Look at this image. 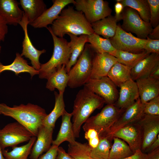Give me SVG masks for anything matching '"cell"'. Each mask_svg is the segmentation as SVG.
I'll return each instance as SVG.
<instances>
[{"label":"cell","mask_w":159,"mask_h":159,"mask_svg":"<svg viewBox=\"0 0 159 159\" xmlns=\"http://www.w3.org/2000/svg\"><path fill=\"white\" fill-rule=\"evenodd\" d=\"M52 38L54 49L52 55L47 62L41 64L39 72V77L47 79L56 72L63 65L68 63L71 55L70 48L67 40L64 38L59 37L53 33L51 27L46 28Z\"/></svg>","instance_id":"4"},{"label":"cell","mask_w":159,"mask_h":159,"mask_svg":"<svg viewBox=\"0 0 159 159\" xmlns=\"http://www.w3.org/2000/svg\"><path fill=\"white\" fill-rule=\"evenodd\" d=\"M69 36L70 41L68 44L70 49L71 55L69 61L66 66L68 74L72 67L75 64L83 52L86 43L88 42V35L82 34L78 37L72 34H67Z\"/></svg>","instance_id":"23"},{"label":"cell","mask_w":159,"mask_h":159,"mask_svg":"<svg viewBox=\"0 0 159 159\" xmlns=\"http://www.w3.org/2000/svg\"><path fill=\"white\" fill-rule=\"evenodd\" d=\"M124 112L113 105L107 104L99 113L89 117L84 123L82 128L85 132L93 129L98 136L105 135Z\"/></svg>","instance_id":"6"},{"label":"cell","mask_w":159,"mask_h":159,"mask_svg":"<svg viewBox=\"0 0 159 159\" xmlns=\"http://www.w3.org/2000/svg\"><path fill=\"white\" fill-rule=\"evenodd\" d=\"M36 139V137L33 136L27 144L19 147H13L12 150L10 151L2 150L4 157L5 159H29L28 156Z\"/></svg>","instance_id":"32"},{"label":"cell","mask_w":159,"mask_h":159,"mask_svg":"<svg viewBox=\"0 0 159 159\" xmlns=\"http://www.w3.org/2000/svg\"><path fill=\"white\" fill-rule=\"evenodd\" d=\"M107 76L116 87L132 79L131 69L117 62L112 67Z\"/></svg>","instance_id":"30"},{"label":"cell","mask_w":159,"mask_h":159,"mask_svg":"<svg viewBox=\"0 0 159 159\" xmlns=\"http://www.w3.org/2000/svg\"><path fill=\"white\" fill-rule=\"evenodd\" d=\"M19 3L27 17L29 24L35 21L47 9L42 0H20Z\"/></svg>","instance_id":"27"},{"label":"cell","mask_w":159,"mask_h":159,"mask_svg":"<svg viewBox=\"0 0 159 159\" xmlns=\"http://www.w3.org/2000/svg\"><path fill=\"white\" fill-rule=\"evenodd\" d=\"M94 52L89 44L84 49L68 73L67 86L75 88L84 85L90 79Z\"/></svg>","instance_id":"5"},{"label":"cell","mask_w":159,"mask_h":159,"mask_svg":"<svg viewBox=\"0 0 159 159\" xmlns=\"http://www.w3.org/2000/svg\"><path fill=\"white\" fill-rule=\"evenodd\" d=\"M149 54L145 50L135 53L116 49L111 55L117 58L118 62L131 69Z\"/></svg>","instance_id":"31"},{"label":"cell","mask_w":159,"mask_h":159,"mask_svg":"<svg viewBox=\"0 0 159 159\" xmlns=\"http://www.w3.org/2000/svg\"><path fill=\"white\" fill-rule=\"evenodd\" d=\"M51 28L54 34L60 38H63L65 34H68L78 36L94 33L91 24L83 13L70 6L62 10Z\"/></svg>","instance_id":"2"},{"label":"cell","mask_w":159,"mask_h":159,"mask_svg":"<svg viewBox=\"0 0 159 159\" xmlns=\"http://www.w3.org/2000/svg\"><path fill=\"white\" fill-rule=\"evenodd\" d=\"M46 87L51 91L55 89L59 93H64L67 86L68 74L66 69V65H63L57 71L47 79Z\"/></svg>","instance_id":"28"},{"label":"cell","mask_w":159,"mask_h":159,"mask_svg":"<svg viewBox=\"0 0 159 159\" xmlns=\"http://www.w3.org/2000/svg\"><path fill=\"white\" fill-rule=\"evenodd\" d=\"M121 17L122 29L127 32L135 34L138 38L146 39L153 29L149 23L143 20L137 12L130 7H124Z\"/></svg>","instance_id":"9"},{"label":"cell","mask_w":159,"mask_h":159,"mask_svg":"<svg viewBox=\"0 0 159 159\" xmlns=\"http://www.w3.org/2000/svg\"><path fill=\"white\" fill-rule=\"evenodd\" d=\"M150 11L149 23L153 28L159 25V0H147Z\"/></svg>","instance_id":"38"},{"label":"cell","mask_w":159,"mask_h":159,"mask_svg":"<svg viewBox=\"0 0 159 159\" xmlns=\"http://www.w3.org/2000/svg\"><path fill=\"white\" fill-rule=\"evenodd\" d=\"M124 7L120 2H117L115 5V16L117 21L122 20L121 14Z\"/></svg>","instance_id":"44"},{"label":"cell","mask_w":159,"mask_h":159,"mask_svg":"<svg viewBox=\"0 0 159 159\" xmlns=\"http://www.w3.org/2000/svg\"><path fill=\"white\" fill-rule=\"evenodd\" d=\"M147 154L146 159H159V147Z\"/></svg>","instance_id":"49"},{"label":"cell","mask_w":159,"mask_h":159,"mask_svg":"<svg viewBox=\"0 0 159 159\" xmlns=\"http://www.w3.org/2000/svg\"><path fill=\"white\" fill-rule=\"evenodd\" d=\"M159 66V54L151 53L131 69L132 79L135 81L149 77L152 72Z\"/></svg>","instance_id":"22"},{"label":"cell","mask_w":159,"mask_h":159,"mask_svg":"<svg viewBox=\"0 0 159 159\" xmlns=\"http://www.w3.org/2000/svg\"><path fill=\"white\" fill-rule=\"evenodd\" d=\"M74 5L82 11L91 24L111 15L112 9L108 2L103 0H76Z\"/></svg>","instance_id":"7"},{"label":"cell","mask_w":159,"mask_h":159,"mask_svg":"<svg viewBox=\"0 0 159 159\" xmlns=\"http://www.w3.org/2000/svg\"><path fill=\"white\" fill-rule=\"evenodd\" d=\"M138 122L140 126L142 133L140 150L144 153L159 134V116L144 114Z\"/></svg>","instance_id":"13"},{"label":"cell","mask_w":159,"mask_h":159,"mask_svg":"<svg viewBox=\"0 0 159 159\" xmlns=\"http://www.w3.org/2000/svg\"><path fill=\"white\" fill-rule=\"evenodd\" d=\"M56 159H75L66 152L62 147H58Z\"/></svg>","instance_id":"43"},{"label":"cell","mask_w":159,"mask_h":159,"mask_svg":"<svg viewBox=\"0 0 159 159\" xmlns=\"http://www.w3.org/2000/svg\"><path fill=\"white\" fill-rule=\"evenodd\" d=\"M117 21L115 16L111 15L91 24L94 33L110 39L115 34Z\"/></svg>","instance_id":"25"},{"label":"cell","mask_w":159,"mask_h":159,"mask_svg":"<svg viewBox=\"0 0 159 159\" xmlns=\"http://www.w3.org/2000/svg\"><path fill=\"white\" fill-rule=\"evenodd\" d=\"M148 37L151 39L159 40V25L153 29Z\"/></svg>","instance_id":"48"},{"label":"cell","mask_w":159,"mask_h":159,"mask_svg":"<svg viewBox=\"0 0 159 159\" xmlns=\"http://www.w3.org/2000/svg\"><path fill=\"white\" fill-rule=\"evenodd\" d=\"M0 115L14 118L37 137L39 129L47 114L43 108L30 103L10 107L0 102Z\"/></svg>","instance_id":"1"},{"label":"cell","mask_w":159,"mask_h":159,"mask_svg":"<svg viewBox=\"0 0 159 159\" xmlns=\"http://www.w3.org/2000/svg\"><path fill=\"white\" fill-rule=\"evenodd\" d=\"M6 71L13 72L16 75L21 73H28L30 75L31 78L39 74L38 71L29 65L27 61L18 52L16 53L15 58L11 64L4 65L0 62V74Z\"/></svg>","instance_id":"26"},{"label":"cell","mask_w":159,"mask_h":159,"mask_svg":"<svg viewBox=\"0 0 159 159\" xmlns=\"http://www.w3.org/2000/svg\"><path fill=\"white\" fill-rule=\"evenodd\" d=\"M0 159H5L2 153V149L0 145Z\"/></svg>","instance_id":"52"},{"label":"cell","mask_w":159,"mask_h":159,"mask_svg":"<svg viewBox=\"0 0 159 159\" xmlns=\"http://www.w3.org/2000/svg\"><path fill=\"white\" fill-rule=\"evenodd\" d=\"M33 134L17 122L9 123L0 129V145L2 150L29 141Z\"/></svg>","instance_id":"8"},{"label":"cell","mask_w":159,"mask_h":159,"mask_svg":"<svg viewBox=\"0 0 159 159\" xmlns=\"http://www.w3.org/2000/svg\"><path fill=\"white\" fill-rule=\"evenodd\" d=\"M8 32L7 24L0 16V42L4 41L6 35Z\"/></svg>","instance_id":"42"},{"label":"cell","mask_w":159,"mask_h":159,"mask_svg":"<svg viewBox=\"0 0 159 159\" xmlns=\"http://www.w3.org/2000/svg\"><path fill=\"white\" fill-rule=\"evenodd\" d=\"M100 141L99 136L93 139L88 140V143L89 146L91 148H94L97 147Z\"/></svg>","instance_id":"50"},{"label":"cell","mask_w":159,"mask_h":159,"mask_svg":"<svg viewBox=\"0 0 159 159\" xmlns=\"http://www.w3.org/2000/svg\"><path fill=\"white\" fill-rule=\"evenodd\" d=\"M159 147V134L154 141L148 147L145 151L144 153L148 154Z\"/></svg>","instance_id":"47"},{"label":"cell","mask_w":159,"mask_h":159,"mask_svg":"<svg viewBox=\"0 0 159 159\" xmlns=\"http://www.w3.org/2000/svg\"><path fill=\"white\" fill-rule=\"evenodd\" d=\"M1 47L0 45V53L1 52Z\"/></svg>","instance_id":"53"},{"label":"cell","mask_w":159,"mask_h":159,"mask_svg":"<svg viewBox=\"0 0 159 159\" xmlns=\"http://www.w3.org/2000/svg\"><path fill=\"white\" fill-rule=\"evenodd\" d=\"M144 106L145 104L142 103L139 97L125 110L105 135L111 136L113 133L119 129L138 122L145 114Z\"/></svg>","instance_id":"12"},{"label":"cell","mask_w":159,"mask_h":159,"mask_svg":"<svg viewBox=\"0 0 159 159\" xmlns=\"http://www.w3.org/2000/svg\"><path fill=\"white\" fill-rule=\"evenodd\" d=\"M52 6L47 9L35 21L29 25L35 28H47L52 25L62 10L68 5L75 3L74 0H53Z\"/></svg>","instance_id":"15"},{"label":"cell","mask_w":159,"mask_h":159,"mask_svg":"<svg viewBox=\"0 0 159 159\" xmlns=\"http://www.w3.org/2000/svg\"><path fill=\"white\" fill-rule=\"evenodd\" d=\"M122 139L126 142L131 150L135 153L140 149L142 133L140 126L138 122L122 127L111 135Z\"/></svg>","instance_id":"16"},{"label":"cell","mask_w":159,"mask_h":159,"mask_svg":"<svg viewBox=\"0 0 159 159\" xmlns=\"http://www.w3.org/2000/svg\"><path fill=\"white\" fill-rule=\"evenodd\" d=\"M55 102L54 108L44 120L42 125L48 128H54L57 120L66 111L64 99V93L54 91Z\"/></svg>","instance_id":"29"},{"label":"cell","mask_w":159,"mask_h":159,"mask_svg":"<svg viewBox=\"0 0 159 159\" xmlns=\"http://www.w3.org/2000/svg\"><path fill=\"white\" fill-rule=\"evenodd\" d=\"M119 87L118 98L114 105L124 111L139 97L138 89L135 81L132 79L122 84Z\"/></svg>","instance_id":"18"},{"label":"cell","mask_w":159,"mask_h":159,"mask_svg":"<svg viewBox=\"0 0 159 159\" xmlns=\"http://www.w3.org/2000/svg\"><path fill=\"white\" fill-rule=\"evenodd\" d=\"M135 82L142 103L145 104L159 96V79L149 77L138 79Z\"/></svg>","instance_id":"21"},{"label":"cell","mask_w":159,"mask_h":159,"mask_svg":"<svg viewBox=\"0 0 159 159\" xmlns=\"http://www.w3.org/2000/svg\"><path fill=\"white\" fill-rule=\"evenodd\" d=\"M144 49L150 54L156 53L159 54V40L151 39L147 37Z\"/></svg>","instance_id":"40"},{"label":"cell","mask_w":159,"mask_h":159,"mask_svg":"<svg viewBox=\"0 0 159 159\" xmlns=\"http://www.w3.org/2000/svg\"><path fill=\"white\" fill-rule=\"evenodd\" d=\"M147 156V154L142 152L140 149H138L132 155L122 159H146Z\"/></svg>","instance_id":"45"},{"label":"cell","mask_w":159,"mask_h":159,"mask_svg":"<svg viewBox=\"0 0 159 159\" xmlns=\"http://www.w3.org/2000/svg\"><path fill=\"white\" fill-rule=\"evenodd\" d=\"M58 147L52 145L46 153L38 159H56Z\"/></svg>","instance_id":"41"},{"label":"cell","mask_w":159,"mask_h":159,"mask_svg":"<svg viewBox=\"0 0 159 159\" xmlns=\"http://www.w3.org/2000/svg\"><path fill=\"white\" fill-rule=\"evenodd\" d=\"M88 42L95 53L105 52L111 55L116 50L109 39L102 38L95 33L88 35Z\"/></svg>","instance_id":"33"},{"label":"cell","mask_w":159,"mask_h":159,"mask_svg":"<svg viewBox=\"0 0 159 159\" xmlns=\"http://www.w3.org/2000/svg\"><path fill=\"white\" fill-rule=\"evenodd\" d=\"M149 77L159 79V66H157L150 74Z\"/></svg>","instance_id":"51"},{"label":"cell","mask_w":159,"mask_h":159,"mask_svg":"<svg viewBox=\"0 0 159 159\" xmlns=\"http://www.w3.org/2000/svg\"><path fill=\"white\" fill-rule=\"evenodd\" d=\"M113 143L110 148L108 159H122L132 155L134 153L126 142L113 137Z\"/></svg>","instance_id":"34"},{"label":"cell","mask_w":159,"mask_h":159,"mask_svg":"<svg viewBox=\"0 0 159 159\" xmlns=\"http://www.w3.org/2000/svg\"><path fill=\"white\" fill-rule=\"evenodd\" d=\"M84 86L103 98L107 104L114 105L118 98L117 87L107 76L90 79Z\"/></svg>","instance_id":"11"},{"label":"cell","mask_w":159,"mask_h":159,"mask_svg":"<svg viewBox=\"0 0 159 159\" xmlns=\"http://www.w3.org/2000/svg\"><path fill=\"white\" fill-rule=\"evenodd\" d=\"M19 25L22 27L24 33V37L22 43V49L21 55L24 56L29 59L32 66L38 71L40 68L41 64L39 57L41 54L46 52L45 49L39 50L33 45L29 37L27 26L29 24L27 17L24 13L23 19Z\"/></svg>","instance_id":"14"},{"label":"cell","mask_w":159,"mask_h":159,"mask_svg":"<svg viewBox=\"0 0 159 159\" xmlns=\"http://www.w3.org/2000/svg\"><path fill=\"white\" fill-rule=\"evenodd\" d=\"M85 132V138L88 141L99 136L98 132L93 129H90Z\"/></svg>","instance_id":"46"},{"label":"cell","mask_w":159,"mask_h":159,"mask_svg":"<svg viewBox=\"0 0 159 159\" xmlns=\"http://www.w3.org/2000/svg\"><path fill=\"white\" fill-rule=\"evenodd\" d=\"M124 7H130L138 13L145 21L149 23L150 11L147 0H120Z\"/></svg>","instance_id":"36"},{"label":"cell","mask_w":159,"mask_h":159,"mask_svg":"<svg viewBox=\"0 0 159 159\" xmlns=\"http://www.w3.org/2000/svg\"><path fill=\"white\" fill-rule=\"evenodd\" d=\"M145 114L159 116V96L145 103Z\"/></svg>","instance_id":"39"},{"label":"cell","mask_w":159,"mask_h":159,"mask_svg":"<svg viewBox=\"0 0 159 159\" xmlns=\"http://www.w3.org/2000/svg\"><path fill=\"white\" fill-rule=\"evenodd\" d=\"M99 143L96 147L91 148L90 155L93 159H108L113 138L108 135L99 136Z\"/></svg>","instance_id":"35"},{"label":"cell","mask_w":159,"mask_h":159,"mask_svg":"<svg viewBox=\"0 0 159 159\" xmlns=\"http://www.w3.org/2000/svg\"><path fill=\"white\" fill-rule=\"evenodd\" d=\"M62 117V121L60 130L56 139L52 142V145L58 147L65 141H68L70 144H74L76 141L71 121L72 113H68L66 111Z\"/></svg>","instance_id":"24"},{"label":"cell","mask_w":159,"mask_h":159,"mask_svg":"<svg viewBox=\"0 0 159 159\" xmlns=\"http://www.w3.org/2000/svg\"><path fill=\"white\" fill-rule=\"evenodd\" d=\"M114 48L118 50L138 53L144 51V47L146 39L134 36L130 32L123 30L118 25L114 36L109 39Z\"/></svg>","instance_id":"10"},{"label":"cell","mask_w":159,"mask_h":159,"mask_svg":"<svg viewBox=\"0 0 159 159\" xmlns=\"http://www.w3.org/2000/svg\"><path fill=\"white\" fill-rule=\"evenodd\" d=\"M16 0H0V16L7 25L16 26L22 20L24 12Z\"/></svg>","instance_id":"19"},{"label":"cell","mask_w":159,"mask_h":159,"mask_svg":"<svg viewBox=\"0 0 159 159\" xmlns=\"http://www.w3.org/2000/svg\"><path fill=\"white\" fill-rule=\"evenodd\" d=\"M105 103L103 98L84 86L77 94L74 101L72 113V128L75 138L80 137L82 125L96 109Z\"/></svg>","instance_id":"3"},{"label":"cell","mask_w":159,"mask_h":159,"mask_svg":"<svg viewBox=\"0 0 159 159\" xmlns=\"http://www.w3.org/2000/svg\"><path fill=\"white\" fill-rule=\"evenodd\" d=\"M90 149L87 143L76 141L74 144H68L67 153L75 159H93L90 155Z\"/></svg>","instance_id":"37"},{"label":"cell","mask_w":159,"mask_h":159,"mask_svg":"<svg viewBox=\"0 0 159 159\" xmlns=\"http://www.w3.org/2000/svg\"><path fill=\"white\" fill-rule=\"evenodd\" d=\"M54 129L43 125L40 127L37 138L31 149L30 159H38L43 153L47 152L49 149L53 141Z\"/></svg>","instance_id":"20"},{"label":"cell","mask_w":159,"mask_h":159,"mask_svg":"<svg viewBox=\"0 0 159 159\" xmlns=\"http://www.w3.org/2000/svg\"><path fill=\"white\" fill-rule=\"evenodd\" d=\"M117 62L116 58L108 53H95L92 59L90 79L107 76L112 67Z\"/></svg>","instance_id":"17"}]
</instances>
